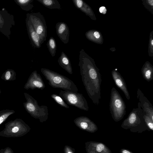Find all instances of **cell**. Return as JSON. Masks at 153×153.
I'll return each instance as SVG.
<instances>
[{
    "instance_id": "6da1fadb",
    "label": "cell",
    "mask_w": 153,
    "mask_h": 153,
    "mask_svg": "<svg viewBox=\"0 0 153 153\" xmlns=\"http://www.w3.org/2000/svg\"><path fill=\"white\" fill-rule=\"evenodd\" d=\"M79 66L82 81L88 95L95 105H99L101 99V75L86 59L83 50L80 51Z\"/></svg>"
},
{
    "instance_id": "7a4b0ae2",
    "label": "cell",
    "mask_w": 153,
    "mask_h": 153,
    "mask_svg": "<svg viewBox=\"0 0 153 153\" xmlns=\"http://www.w3.org/2000/svg\"><path fill=\"white\" fill-rule=\"evenodd\" d=\"M41 71L48 82L49 84L55 88L78 92V88L68 78L50 69L42 68Z\"/></svg>"
},
{
    "instance_id": "3957f363",
    "label": "cell",
    "mask_w": 153,
    "mask_h": 153,
    "mask_svg": "<svg viewBox=\"0 0 153 153\" xmlns=\"http://www.w3.org/2000/svg\"><path fill=\"white\" fill-rule=\"evenodd\" d=\"M26 101L23 103L24 106L27 112L34 118L38 119L41 123L48 120L49 114L47 106H40L37 101L28 94L24 92Z\"/></svg>"
},
{
    "instance_id": "277c9868",
    "label": "cell",
    "mask_w": 153,
    "mask_h": 153,
    "mask_svg": "<svg viewBox=\"0 0 153 153\" xmlns=\"http://www.w3.org/2000/svg\"><path fill=\"white\" fill-rule=\"evenodd\" d=\"M31 129L30 126L22 119L17 118L5 124L4 128L0 132V136L16 137L23 136Z\"/></svg>"
},
{
    "instance_id": "5b68a950",
    "label": "cell",
    "mask_w": 153,
    "mask_h": 153,
    "mask_svg": "<svg viewBox=\"0 0 153 153\" xmlns=\"http://www.w3.org/2000/svg\"><path fill=\"white\" fill-rule=\"evenodd\" d=\"M109 109L112 117L117 122L122 119L126 114V105L120 94L114 87L111 89Z\"/></svg>"
},
{
    "instance_id": "8992f818",
    "label": "cell",
    "mask_w": 153,
    "mask_h": 153,
    "mask_svg": "<svg viewBox=\"0 0 153 153\" xmlns=\"http://www.w3.org/2000/svg\"><path fill=\"white\" fill-rule=\"evenodd\" d=\"M59 95L68 104L85 111H88L87 102L83 95L78 92L60 90Z\"/></svg>"
},
{
    "instance_id": "52a82bcc",
    "label": "cell",
    "mask_w": 153,
    "mask_h": 153,
    "mask_svg": "<svg viewBox=\"0 0 153 153\" xmlns=\"http://www.w3.org/2000/svg\"><path fill=\"white\" fill-rule=\"evenodd\" d=\"M36 33L39 35L42 44L46 40L47 27L44 16L40 13H28L26 15Z\"/></svg>"
},
{
    "instance_id": "ba28073f",
    "label": "cell",
    "mask_w": 153,
    "mask_h": 153,
    "mask_svg": "<svg viewBox=\"0 0 153 153\" xmlns=\"http://www.w3.org/2000/svg\"><path fill=\"white\" fill-rule=\"evenodd\" d=\"M143 110L139 102L138 107L134 108L128 117L123 122L122 126L125 127H135L146 124Z\"/></svg>"
},
{
    "instance_id": "9c48e42d",
    "label": "cell",
    "mask_w": 153,
    "mask_h": 153,
    "mask_svg": "<svg viewBox=\"0 0 153 153\" xmlns=\"http://www.w3.org/2000/svg\"><path fill=\"white\" fill-rule=\"evenodd\" d=\"M15 25L13 16L4 9L0 10V31L10 39V29Z\"/></svg>"
},
{
    "instance_id": "30bf717a",
    "label": "cell",
    "mask_w": 153,
    "mask_h": 153,
    "mask_svg": "<svg viewBox=\"0 0 153 153\" xmlns=\"http://www.w3.org/2000/svg\"><path fill=\"white\" fill-rule=\"evenodd\" d=\"M45 87V85L40 74L36 71H33L25 84L24 88L26 90H33L37 88L43 90Z\"/></svg>"
},
{
    "instance_id": "8fae6325",
    "label": "cell",
    "mask_w": 153,
    "mask_h": 153,
    "mask_svg": "<svg viewBox=\"0 0 153 153\" xmlns=\"http://www.w3.org/2000/svg\"><path fill=\"white\" fill-rule=\"evenodd\" d=\"M137 98L144 115L149 117L153 120V106L140 89H138L137 91Z\"/></svg>"
},
{
    "instance_id": "7c38bea8",
    "label": "cell",
    "mask_w": 153,
    "mask_h": 153,
    "mask_svg": "<svg viewBox=\"0 0 153 153\" xmlns=\"http://www.w3.org/2000/svg\"><path fill=\"white\" fill-rule=\"evenodd\" d=\"M74 122L76 125L82 130L93 132L97 128L95 124L86 117H78L75 118Z\"/></svg>"
},
{
    "instance_id": "4fadbf2b",
    "label": "cell",
    "mask_w": 153,
    "mask_h": 153,
    "mask_svg": "<svg viewBox=\"0 0 153 153\" xmlns=\"http://www.w3.org/2000/svg\"><path fill=\"white\" fill-rule=\"evenodd\" d=\"M115 69L111 72V75L114 83L124 93L126 98L129 100L130 96L126 82L121 75Z\"/></svg>"
},
{
    "instance_id": "5bb4252c",
    "label": "cell",
    "mask_w": 153,
    "mask_h": 153,
    "mask_svg": "<svg viewBox=\"0 0 153 153\" xmlns=\"http://www.w3.org/2000/svg\"><path fill=\"white\" fill-rule=\"evenodd\" d=\"M25 22L28 36L32 45L36 48H40L41 46L40 38L36 32L31 22L27 16Z\"/></svg>"
},
{
    "instance_id": "9a60e30c",
    "label": "cell",
    "mask_w": 153,
    "mask_h": 153,
    "mask_svg": "<svg viewBox=\"0 0 153 153\" xmlns=\"http://www.w3.org/2000/svg\"><path fill=\"white\" fill-rule=\"evenodd\" d=\"M57 34L61 41L64 44L69 42V30L66 23L63 22H58L56 25Z\"/></svg>"
},
{
    "instance_id": "2e32d148",
    "label": "cell",
    "mask_w": 153,
    "mask_h": 153,
    "mask_svg": "<svg viewBox=\"0 0 153 153\" xmlns=\"http://www.w3.org/2000/svg\"><path fill=\"white\" fill-rule=\"evenodd\" d=\"M59 65L69 74H73L72 68L70 59L64 52L62 51L58 60Z\"/></svg>"
},
{
    "instance_id": "e0dca14e",
    "label": "cell",
    "mask_w": 153,
    "mask_h": 153,
    "mask_svg": "<svg viewBox=\"0 0 153 153\" xmlns=\"http://www.w3.org/2000/svg\"><path fill=\"white\" fill-rule=\"evenodd\" d=\"M44 6L50 9H61L60 4L57 0H37Z\"/></svg>"
},
{
    "instance_id": "ac0fdd59",
    "label": "cell",
    "mask_w": 153,
    "mask_h": 153,
    "mask_svg": "<svg viewBox=\"0 0 153 153\" xmlns=\"http://www.w3.org/2000/svg\"><path fill=\"white\" fill-rule=\"evenodd\" d=\"M33 0H15L14 1L23 10L29 11L33 7Z\"/></svg>"
},
{
    "instance_id": "d6986e66",
    "label": "cell",
    "mask_w": 153,
    "mask_h": 153,
    "mask_svg": "<svg viewBox=\"0 0 153 153\" xmlns=\"http://www.w3.org/2000/svg\"><path fill=\"white\" fill-rule=\"evenodd\" d=\"M142 74L143 78L147 81L150 82L153 79V70L148 65L146 66L142 70Z\"/></svg>"
},
{
    "instance_id": "ffe728a7",
    "label": "cell",
    "mask_w": 153,
    "mask_h": 153,
    "mask_svg": "<svg viewBox=\"0 0 153 153\" xmlns=\"http://www.w3.org/2000/svg\"><path fill=\"white\" fill-rule=\"evenodd\" d=\"M16 73L14 70L11 69L7 70L2 74L1 79L5 81H10L15 80Z\"/></svg>"
},
{
    "instance_id": "44dd1931",
    "label": "cell",
    "mask_w": 153,
    "mask_h": 153,
    "mask_svg": "<svg viewBox=\"0 0 153 153\" xmlns=\"http://www.w3.org/2000/svg\"><path fill=\"white\" fill-rule=\"evenodd\" d=\"M47 45L51 55L54 57L56 50V45L54 38L51 37L47 42Z\"/></svg>"
},
{
    "instance_id": "7402d4cb",
    "label": "cell",
    "mask_w": 153,
    "mask_h": 153,
    "mask_svg": "<svg viewBox=\"0 0 153 153\" xmlns=\"http://www.w3.org/2000/svg\"><path fill=\"white\" fill-rule=\"evenodd\" d=\"M13 110L5 109L0 111V125L4 122L11 115L14 114Z\"/></svg>"
},
{
    "instance_id": "603a6c76",
    "label": "cell",
    "mask_w": 153,
    "mask_h": 153,
    "mask_svg": "<svg viewBox=\"0 0 153 153\" xmlns=\"http://www.w3.org/2000/svg\"><path fill=\"white\" fill-rule=\"evenodd\" d=\"M51 97L58 105L66 108H69V107L64 101L63 100L59 95L53 94L51 95Z\"/></svg>"
},
{
    "instance_id": "cb8c5ba5",
    "label": "cell",
    "mask_w": 153,
    "mask_h": 153,
    "mask_svg": "<svg viewBox=\"0 0 153 153\" xmlns=\"http://www.w3.org/2000/svg\"><path fill=\"white\" fill-rule=\"evenodd\" d=\"M63 150L64 153H75V151L74 148L67 145L65 146Z\"/></svg>"
},
{
    "instance_id": "d4e9b609",
    "label": "cell",
    "mask_w": 153,
    "mask_h": 153,
    "mask_svg": "<svg viewBox=\"0 0 153 153\" xmlns=\"http://www.w3.org/2000/svg\"><path fill=\"white\" fill-rule=\"evenodd\" d=\"M105 145L102 143L98 144L96 147V150L99 152L102 151L105 148Z\"/></svg>"
},
{
    "instance_id": "484cf974",
    "label": "cell",
    "mask_w": 153,
    "mask_h": 153,
    "mask_svg": "<svg viewBox=\"0 0 153 153\" xmlns=\"http://www.w3.org/2000/svg\"><path fill=\"white\" fill-rule=\"evenodd\" d=\"M3 153H14L13 150L9 147H7L4 149Z\"/></svg>"
},
{
    "instance_id": "4316f807",
    "label": "cell",
    "mask_w": 153,
    "mask_h": 153,
    "mask_svg": "<svg viewBox=\"0 0 153 153\" xmlns=\"http://www.w3.org/2000/svg\"><path fill=\"white\" fill-rule=\"evenodd\" d=\"M99 11L100 13L105 14L106 13L107 10L105 7H100Z\"/></svg>"
},
{
    "instance_id": "83f0119b",
    "label": "cell",
    "mask_w": 153,
    "mask_h": 153,
    "mask_svg": "<svg viewBox=\"0 0 153 153\" xmlns=\"http://www.w3.org/2000/svg\"><path fill=\"white\" fill-rule=\"evenodd\" d=\"M94 35L96 38L98 39L100 37V35L99 32L95 31L94 33Z\"/></svg>"
},
{
    "instance_id": "f1b7e54d",
    "label": "cell",
    "mask_w": 153,
    "mask_h": 153,
    "mask_svg": "<svg viewBox=\"0 0 153 153\" xmlns=\"http://www.w3.org/2000/svg\"><path fill=\"white\" fill-rule=\"evenodd\" d=\"M150 5L152 6L153 5V0H149L148 1Z\"/></svg>"
},
{
    "instance_id": "f546056e",
    "label": "cell",
    "mask_w": 153,
    "mask_h": 153,
    "mask_svg": "<svg viewBox=\"0 0 153 153\" xmlns=\"http://www.w3.org/2000/svg\"><path fill=\"white\" fill-rule=\"evenodd\" d=\"M122 153H131L127 150H124L122 151Z\"/></svg>"
},
{
    "instance_id": "4dcf8cb0",
    "label": "cell",
    "mask_w": 153,
    "mask_h": 153,
    "mask_svg": "<svg viewBox=\"0 0 153 153\" xmlns=\"http://www.w3.org/2000/svg\"><path fill=\"white\" fill-rule=\"evenodd\" d=\"M4 149H1L0 150V153H3L4 151Z\"/></svg>"
},
{
    "instance_id": "1f68e13d",
    "label": "cell",
    "mask_w": 153,
    "mask_h": 153,
    "mask_svg": "<svg viewBox=\"0 0 153 153\" xmlns=\"http://www.w3.org/2000/svg\"><path fill=\"white\" fill-rule=\"evenodd\" d=\"M151 44H152V45H153V40H152V41H151Z\"/></svg>"
},
{
    "instance_id": "d6a6232c",
    "label": "cell",
    "mask_w": 153,
    "mask_h": 153,
    "mask_svg": "<svg viewBox=\"0 0 153 153\" xmlns=\"http://www.w3.org/2000/svg\"><path fill=\"white\" fill-rule=\"evenodd\" d=\"M1 90L0 89V94H1Z\"/></svg>"
}]
</instances>
